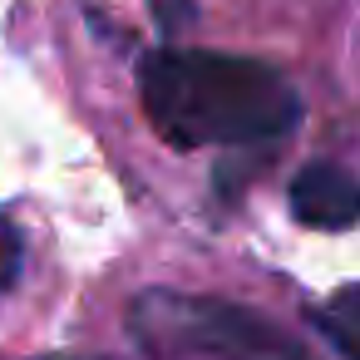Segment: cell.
I'll return each mask as SVG.
<instances>
[{
    "mask_svg": "<svg viewBox=\"0 0 360 360\" xmlns=\"http://www.w3.org/2000/svg\"><path fill=\"white\" fill-rule=\"evenodd\" d=\"M139 94L153 129L178 148H262L301 119V99L281 70L217 50L143 55Z\"/></svg>",
    "mask_w": 360,
    "mask_h": 360,
    "instance_id": "cell-1",
    "label": "cell"
},
{
    "mask_svg": "<svg viewBox=\"0 0 360 360\" xmlns=\"http://www.w3.org/2000/svg\"><path fill=\"white\" fill-rule=\"evenodd\" d=\"M134 340L148 355H217V360H311L296 340L266 326L257 311L183 296V291H143L134 301Z\"/></svg>",
    "mask_w": 360,
    "mask_h": 360,
    "instance_id": "cell-2",
    "label": "cell"
},
{
    "mask_svg": "<svg viewBox=\"0 0 360 360\" xmlns=\"http://www.w3.org/2000/svg\"><path fill=\"white\" fill-rule=\"evenodd\" d=\"M291 212L301 227L345 232L360 222V173L340 163H306L291 178Z\"/></svg>",
    "mask_w": 360,
    "mask_h": 360,
    "instance_id": "cell-3",
    "label": "cell"
},
{
    "mask_svg": "<svg viewBox=\"0 0 360 360\" xmlns=\"http://www.w3.org/2000/svg\"><path fill=\"white\" fill-rule=\"evenodd\" d=\"M311 321L345 360H360V286H345L330 301H321L311 311Z\"/></svg>",
    "mask_w": 360,
    "mask_h": 360,
    "instance_id": "cell-4",
    "label": "cell"
},
{
    "mask_svg": "<svg viewBox=\"0 0 360 360\" xmlns=\"http://www.w3.org/2000/svg\"><path fill=\"white\" fill-rule=\"evenodd\" d=\"M20 266H25V242H20V227L0 212V291H11L20 281Z\"/></svg>",
    "mask_w": 360,
    "mask_h": 360,
    "instance_id": "cell-5",
    "label": "cell"
}]
</instances>
